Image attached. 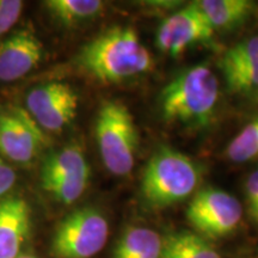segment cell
Wrapping results in <instances>:
<instances>
[{"mask_svg": "<svg viewBox=\"0 0 258 258\" xmlns=\"http://www.w3.org/2000/svg\"><path fill=\"white\" fill-rule=\"evenodd\" d=\"M42 55L43 46L31 31H16L0 43V80L23 78L37 66Z\"/></svg>", "mask_w": 258, "mask_h": 258, "instance_id": "30bf717a", "label": "cell"}, {"mask_svg": "<svg viewBox=\"0 0 258 258\" xmlns=\"http://www.w3.org/2000/svg\"><path fill=\"white\" fill-rule=\"evenodd\" d=\"M23 2L0 0V35L8 32L22 15Z\"/></svg>", "mask_w": 258, "mask_h": 258, "instance_id": "ffe728a7", "label": "cell"}, {"mask_svg": "<svg viewBox=\"0 0 258 258\" xmlns=\"http://www.w3.org/2000/svg\"><path fill=\"white\" fill-rule=\"evenodd\" d=\"M220 66L231 92L258 90V36L249 37L230 48Z\"/></svg>", "mask_w": 258, "mask_h": 258, "instance_id": "8fae6325", "label": "cell"}, {"mask_svg": "<svg viewBox=\"0 0 258 258\" xmlns=\"http://www.w3.org/2000/svg\"><path fill=\"white\" fill-rule=\"evenodd\" d=\"M196 4L214 30L234 29L251 17L254 3L249 0H201Z\"/></svg>", "mask_w": 258, "mask_h": 258, "instance_id": "4fadbf2b", "label": "cell"}, {"mask_svg": "<svg viewBox=\"0 0 258 258\" xmlns=\"http://www.w3.org/2000/svg\"><path fill=\"white\" fill-rule=\"evenodd\" d=\"M79 64L102 83H121L152 69L150 50L133 28L114 27L83 48Z\"/></svg>", "mask_w": 258, "mask_h": 258, "instance_id": "6da1fadb", "label": "cell"}, {"mask_svg": "<svg viewBox=\"0 0 258 258\" xmlns=\"http://www.w3.org/2000/svg\"><path fill=\"white\" fill-rule=\"evenodd\" d=\"M161 258H221L202 235L183 231L163 239Z\"/></svg>", "mask_w": 258, "mask_h": 258, "instance_id": "9a60e30c", "label": "cell"}, {"mask_svg": "<svg viewBox=\"0 0 258 258\" xmlns=\"http://www.w3.org/2000/svg\"><path fill=\"white\" fill-rule=\"evenodd\" d=\"M30 208L23 199L0 202V258H16L30 232Z\"/></svg>", "mask_w": 258, "mask_h": 258, "instance_id": "7c38bea8", "label": "cell"}, {"mask_svg": "<svg viewBox=\"0 0 258 258\" xmlns=\"http://www.w3.org/2000/svg\"><path fill=\"white\" fill-rule=\"evenodd\" d=\"M16 172L8 161L0 158V202L4 201V196L14 188Z\"/></svg>", "mask_w": 258, "mask_h": 258, "instance_id": "7402d4cb", "label": "cell"}, {"mask_svg": "<svg viewBox=\"0 0 258 258\" xmlns=\"http://www.w3.org/2000/svg\"><path fill=\"white\" fill-rule=\"evenodd\" d=\"M163 239L147 227H129L122 233L114 258H161Z\"/></svg>", "mask_w": 258, "mask_h": 258, "instance_id": "5bb4252c", "label": "cell"}, {"mask_svg": "<svg viewBox=\"0 0 258 258\" xmlns=\"http://www.w3.org/2000/svg\"><path fill=\"white\" fill-rule=\"evenodd\" d=\"M243 215L240 202L231 194L206 188L194 196L186 218L195 230L209 238H221L238 227Z\"/></svg>", "mask_w": 258, "mask_h": 258, "instance_id": "8992f818", "label": "cell"}, {"mask_svg": "<svg viewBox=\"0 0 258 258\" xmlns=\"http://www.w3.org/2000/svg\"><path fill=\"white\" fill-rule=\"evenodd\" d=\"M213 34L214 29L195 2L161 22L156 43L163 53L177 56L192 44L208 41Z\"/></svg>", "mask_w": 258, "mask_h": 258, "instance_id": "9c48e42d", "label": "cell"}, {"mask_svg": "<svg viewBox=\"0 0 258 258\" xmlns=\"http://www.w3.org/2000/svg\"><path fill=\"white\" fill-rule=\"evenodd\" d=\"M246 199L251 217L258 221V170L251 173L246 180Z\"/></svg>", "mask_w": 258, "mask_h": 258, "instance_id": "44dd1931", "label": "cell"}, {"mask_svg": "<svg viewBox=\"0 0 258 258\" xmlns=\"http://www.w3.org/2000/svg\"><path fill=\"white\" fill-rule=\"evenodd\" d=\"M90 175V166L83 150L77 145L66 146L47 158L42 166L41 179Z\"/></svg>", "mask_w": 258, "mask_h": 258, "instance_id": "2e32d148", "label": "cell"}, {"mask_svg": "<svg viewBox=\"0 0 258 258\" xmlns=\"http://www.w3.org/2000/svg\"><path fill=\"white\" fill-rule=\"evenodd\" d=\"M89 178L90 175L60 177V178L42 180V186L57 201L64 205H71L76 202L85 191Z\"/></svg>", "mask_w": 258, "mask_h": 258, "instance_id": "d6986e66", "label": "cell"}, {"mask_svg": "<svg viewBox=\"0 0 258 258\" xmlns=\"http://www.w3.org/2000/svg\"><path fill=\"white\" fill-rule=\"evenodd\" d=\"M16 258H36L35 256H31V254H19Z\"/></svg>", "mask_w": 258, "mask_h": 258, "instance_id": "603a6c76", "label": "cell"}, {"mask_svg": "<svg viewBox=\"0 0 258 258\" xmlns=\"http://www.w3.org/2000/svg\"><path fill=\"white\" fill-rule=\"evenodd\" d=\"M226 154L234 163H245L258 157V117L241 129L227 146Z\"/></svg>", "mask_w": 258, "mask_h": 258, "instance_id": "ac0fdd59", "label": "cell"}, {"mask_svg": "<svg viewBox=\"0 0 258 258\" xmlns=\"http://www.w3.org/2000/svg\"><path fill=\"white\" fill-rule=\"evenodd\" d=\"M109 224L95 208H80L60 222L51 241L56 258H91L108 240Z\"/></svg>", "mask_w": 258, "mask_h": 258, "instance_id": "5b68a950", "label": "cell"}, {"mask_svg": "<svg viewBox=\"0 0 258 258\" xmlns=\"http://www.w3.org/2000/svg\"><path fill=\"white\" fill-rule=\"evenodd\" d=\"M27 109L41 128L60 132L76 117L78 95L67 83L51 82L28 93Z\"/></svg>", "mask_w": 258, "mask_h": 258, "instance_id": "52a82bcc", "label": "cell"}, {"mask_svg": "<svg viewBox=\"0 0 258 258\" xmlns=\"http://www.w3.org/2000/svg\"><path fill=\"white\" fill-rule=\"evenodd\" d=\"M47 144L46 134L27 110L0 115V153L9 160L30 163Z\"/></svg>", "mask_w": 258, "mask_h": 258, "instance_id": "ba28073f", "label": "cell"}, {"mask_svg": "<svg viewBox=\"0 0 258 258\" xmlns=\"http://www.w3.org/2000/svg\"><path fill=\"white\" fill-rule=\"evenodd\" d=\"M219 99V80L206 64L183 71L161 90L163 118L171 123L205 127L212 121Z\"/></svg>", "mask_w": 258, "mask_h": 258, "instance_id": "7a4b0ae2", "label": "cell"}, {"mask_svg": "<svg viewBox=\"0 0 258 258\" xmlns=\"http://www.w3.org/2000/svg\"><path fill=\"white\" fill-rule=\"evenodd\" d=\"M96 139L106 169L116 176L133 170L138 148V132L134 118L124 104L105 102L96 120Z\"/></svg>", "mask_w": 258, "mask_h": 258, "instance_id": "277c9868", "label": "cell"}, {"mask_svg": "<svg viewBox=\"0 0 258 258\" xmlns=\"http://www.w3.org/2000/svg\"><path fill=\"white\" fill-rule=\"evenodd\" d=\"M199 180V167L188 156L175 148L163 146L148 160L141 182V194L153 207H169L189 198Z\"/></svg>", "mask_w": 258, "mask_h": 258, "instance_id": "3957f363", "label": "cell"}, {"mask_svg": "<svg viewBox=\"0 0 258 258\" xmlns=\"http://www.w3.org/2000/svg\"><path fill=\"white\" fill-rule=\"evenodd\" d=\"M44 5L51 16L64 25L93 18L104 6L99 0H48Z\"/></svg>", "mask_w": 258, "mask_h": 258, "instance_id": "e0dca14e", "label": "cell"}]
</instances>
